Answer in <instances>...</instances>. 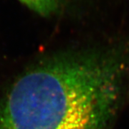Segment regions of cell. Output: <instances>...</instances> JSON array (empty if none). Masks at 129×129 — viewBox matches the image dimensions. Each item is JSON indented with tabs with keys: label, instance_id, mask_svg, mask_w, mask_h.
Returning a JSON list of instances; mask_svg holds the SVG:
<instances>
[{
	"label": "cell",
	"instance_id": "2",
	"mask_svg": "<svg viewBox=\"0 0 129 129\" xmlns=\"http://www.w3.org/2000/svg\"><path fill=\"white\" fill-rule=\"evenodd\" d=\"M35 12L43 17H50L61 8L63 0H19Z\"/></svg>",
	"mask_w": 129,
	"mask_h": 129
},
{
	"label": "cell",
	"instance_id": "3",
	"mask_svg": "<svg viewBox=\"0 0 129 129\" xmlns=\"http://www.w3.org/2000/svg\"><path fill=\"white\" fill-rule=\"evenodd\" d=\"M128 93H129V90H128Z\"/></svg>",
	"mask_w": 129,
	"mask_h": 129
},
{
	"label": "cell",
	"instance_id": "1",
	"mask_svg": "<svg viewBox=\"0 0 129 129\" xmlns=\"http://www.w3.org/2000/svg\"><path fill=\"white\" fill-rule=\"evenodd\" d=\"M120 51L85 49L47 57L0 100V129H110L120 106Z\"/></svg>",
	"mask_w": 129,
	"mask_h": 129
}]
</instances>
